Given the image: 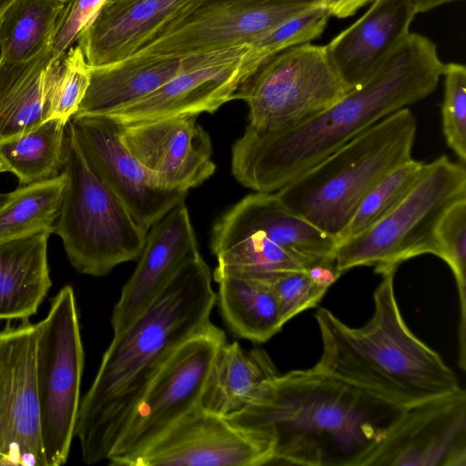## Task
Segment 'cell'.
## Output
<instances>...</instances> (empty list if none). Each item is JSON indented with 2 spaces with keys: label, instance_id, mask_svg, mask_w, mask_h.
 Here are the masks:
<instances>
[{
  "label": "cell",
  "instance_id": "cell-29",
  "mask_svg": "<svg viewBox=\"0 0 466 466\" xmlns=\"http://www.w3.org/2000/svg\"><path fill=\"white\" fill-rule=\"evenodd\" d=\"M66 177L62 171L49 179L23 185L0 207V243L42 231L53 233Z\"/></svg>",
  "mask_w": 466,
  "mask_h": 466
},
{
  "label": "cell",
  "instance_id": "cell-24",
  "mask_svg": "<svg viewBox=\"0 0 466 466\" xmlns=\"http://www.w3.org/2000/svg\"><path fill=\"white\" fill-rule=\"evenodd\" d=\"M42 231L0 243V319H25L35 315L52 281L47 240Z\"/></svg>",
  "mask_w": 466,
  "mask_h": 466
},
{
  "label": "cell",
  "instance_id": "cell-26",
  "mask_svg": "<svg viewBox=\"0 0 466 466\" xmlns=\"http://www.w3.org/2000/svg\"><path fill=\"white\" fill-rule=\"evenodd\" d=\"M52 59L51 48L24 62L0 58V143L44 121L46 74Z\"/></svg>",
  "mask_w": 466,
  "mask_h": 466
},
{
  "label": "cell",
  "instance_id": "cell-43",
  "mask_svg": "<svg viewBox=\"0 0 466 466\" xmlns=\"http://www.w3.org/2000/svg\"><path fill=\"white\" fill-rule=\"evenodd\" d=\"M120 1H123V0H106V2L104 4H112V3H117V2H120ZM103 4V5H104Z\"/></svg>",
  "mask_w": 466,
  "mask_h": 466
},
{
  "label": "cell",
  "instance_id": "cell-5",
  "mask_svg": "<svg viewBox=\"0 0 466 466\" xmlns=\"http://www.w3.org/2000/svg\"><path fill=\"white\" fill-rule=\"evenodd\" d=\"M416 129L411 110L400 108L297 176L276 195L290 210L338 242L373 186L412 158Z\"/></svg>",
  "mask_w": 466,
  "mask_h": 466
},
{
  "label": "cell",
  "instance_id": "cell-17",
  "mask_svg": "<svg viewBox=\"0 0 466 466\" xmlns=\"http://www.w3.org/2000/svg\"><path fill=\"white\" fill-rule=\"evenodd\" d=\"M197 115L119 125L128 151L162 188L188 191L216 170L208 133Z\"/></svg>",
  "mask_w": 466,
  "mask_h": 466
},
{
  "label": "cell",
  "instance_id": "cell-41",
  "mask_svg": "<svg viewBox=\"0 0 466 466\" xmlns=\"http://www.w3.org/2000/svg\"><path fill=\"white\" fill-rule=\"evenodd\" d=\"M11 192L3 193L0 192V207L9 198Z\"/></svg>",
  "mask_w": 466,
  "mask_h": 466
},
{
  "label": "cell",
  "instance_id": "cell-27",
  "mask_svg": "<svg viewBox=\"0 0 466 466\" xmlns=\"http://www.w3.org/2000/svg\"><path fill=\"white\" fill-rule=\"evenodd\" d=\"M63 0H15L0 16V58L24 62L51 48Z\"/></svg>",
  "mask_w": 466,
  "mask_h": 466
},
{
  "label": "cell",
  "instance_id": "cell-36",
  "mask_svg": "<svg viewBox=\"0 0 466 466\" xmlns=\"http://www.w3.org/2000/svg\"><path fill=\"white\" fill-rule=\"evenodd\" d=\"M106 0H67L58 17L51 43L53 59L70 48Z\"/></svg>",
  "mask_w": 466,
  "mask_h": 466
},
{
  "label": "cell",
  "instance_id": "cell-33",
  "mask_svg": "<svg viewBox=\"0 0 466 466\" xmlns=\"http://www.w3.org/2000/svg\"><path fill=\"white\" fill-rule=\"evenodd\" d=\"M436 254L453 273L460 302L459 366L466 368V198L454 203L436 230Z\"/></svg>",
  "mask_w": 466,
  "mask_h": 466
},
{
  "label": "cell",
  "instance_id": "cell-35",
  "mask_svg": "<svg viewBox=\"0 0 466 466\" xmlns=\"http://www.w3.org/2000/svg\"><path fill=\"white\" fill-rule=\"evenodd\" d=\"M444 96L441 105L442 132L448 147L461 163L466 162V67L444 65Z\"/></svg>",
  "mask_w": 466,
  "mask_h": 466
},
{
  "label": "cell",
  "instance_id": "cell-38",
  "mask_svg": "<svg viewBox=\"0 0 466 466\" xmlns=\"http://www.w3.org/2000/svg\"><path fill=\"white\" fill-rule=\"evenodd\" d=\"M416 15L425 13L444 4L460 0H409Z\"/></svg>",
  "mask_w": 466,
  "mask_h": 466
},
{
  "label": "cell",
  "instance_id": "cell-31",
  "mask_svg": "<svg viewBox=\"0 0 466 466\" xmlns=\"http://www.w3.org/2000/svg\"><path fill=\"white\" fill-rule=\"evenodd\" d=\"M426 167V163L413 158L397 166L368 192L338 244L380 221L410 193Z\"/></svg>",
  "mask_w": 466,
  "mask_h": 466
},
{
  "label": "cell",
  "instance_id": "cell-12",
  "mask_svg": "<svg viewBox=\"0 0 466 466\" xmlns=\"http://www.w3.org/2000/svg\"><path fill=\"white\" fill-rule=\"evenodd\" d=\"M310 7L270 0H191L132 56L177 57L249 45Z\"/></svg>",
  "mask_w": 466,
  "mask_h": 466
},
{
  "label": "cell",
  "instance_id": "cell-34",
  "mask_svg": "<svg viewBox=\"0 0 466 466\" xmlns=\"http://www.w3.org/2000/svg\"><path fill=\"white\" fill-rule=\"evenodd\" d=\"M340 275L335 263H319L304 270L289 271L262 279L278 299L284 324L297 314L315 307Z\"/></svg>",
  "mask_w": 466,
  "mask_h": 466
},
{
  "label": "cell",
  "instance_id": "cell-37",
  "mask_svg": "<svg viewBox=\"0 0 466 466\" xmlns=\"http://www.w3.org/2000/svg\"><path fill=\"white\" fill-rule=\"evenodd\" d=\"M373 1L375 0H323L322 6L330 16L346 18Z\"/></svg>",
  "mask_w": 466,
  "mask_h": 466
},
{
  "label": "cell",
  "instance_id": "cell-30",
  "mask_svg": "<svg viewBox=\"0 0 466 466\" xmlns=\"http://www.w3.org/2000/svg\"><path fill=\"white\" fill-rule=\"evenodd\" d=\"M90 81V67L81 47L73 45L46 68L44 121L58 118L67 123L76 113Z\"/></svg>",
  "mask_w": 466,
  "mask_h": 466
},
{
  "label": "cell",
  "instance_id": "cell-19",
  "mask_svg": "<svg viewBox=\"0 0 466 466\" xmlns=\"http://www.w3.org/2000/svg\"><path fill=\"white\" fill-rule=\"evenodd\" d=\"M248 45L233 46L225 56L184 70L155 92L107 115L119 125L167 117L214 113L233 100L242 82V58Z\"/></svg>",
  "mask_w": 466,
  "mask_h": 466
},
{
  "label": "cell",
  "instance_id": "cell-7",
  "mask_svg": "<svg viewBox=\"0 0 466 466\" xmlns=\"http://www.w3.org/2000/svg\"><path fill=\"white\" fill-rule=\"evenodd\" d=\"M62 171L66 184L53 232L71 265L81 274L103 277L138 259L147 232L91 167L68 122Z\"/></svg>",
  "mask_w": 466,
  "mask_h": 466
},
{
  "label": "cell",
  "instance_id": "cell-15",
  "mask_svg": "<svg viewBox=\"0 0 466 466\" xmlns=\"http://www.w3.org/2000/svg\"><path fill=\"white\" fill-rule=\"evenodd\" d=\"M85 157L146 232L177 204L187 191L157 187L128 151L119 126L106 116H72L68 121Z\"/></svg>",
  "mask_w": 466,
  "mask_h": 466
},
{
  "label": "cell",
  "instance_id": "cell-13",
  "mask_svg": "<svg viewBox=\"0 0 466 466\" xmlns=\"http://www.w3.org/2000/svg\"><path fill=\"white\" fill-rule=\"evenodd\" d=\"M273 441L198 403L125 466H261L271 464Z\"/></svg>",
  "mask_w": 466,
  "mask_h": 466
},
{
  "label": "cell",
  "instance_id": "cell-16",
  "mask_svg": "<svg viewBox=\"0 0 466 466\" xmlns=\"http://www.w3.org/2000/svg\"><path fill=\"white\" fill-rule=\"evenodd\" d=\"M367 466H466L465 390L406 408Z\"/></svg>",
  "mask_w": 466,
  "mask_h": 466
},
{
  "label": "cell",
  "instance_id": "cell-39",
  "mask_svg": "<svg viewBox=\"0 0 466 466\" xmlns=\"http://www.w3.org/2000/svg\"><path fill=\"white\" fill-rule=\"evenodd\" d=\"M277 5L322 6L323 0H271Z\"/></svg>",
  "mask_w": 466,
  "mask_h": 466
},
{
  "label": "cell",
  "instance_id": "cell-2",
  "mask_svg": "<svg viewBox=\"0 0 466 466\" xmlns=\"http://www.w3.org/2000/svg\"><path fill=\"white\" fill-rule=\"evenodd\" d=\"M405 410L312 367L267 381L227 418L271 437V464L367 466Z\"/></svg>",
  "mask_w": 466,
  "mask_h": 466
},
{
  "label": "cell",
  "instance_id": "cell-44",
  "mask_svg": "<svg viewBox=\"0 0 466 466\" xmlns=\"http://www.w3.org/2000/svg\"><path fill=\"white\" fill-rule=\"evenodd\" d=\"M63 1L66 2L67 0H63Z\"/></svg>",
  "mask_w": 466,
  "mask_h": 466
},
{
  "label": "cell",
  "instance_id": "cell-8",
  "mask_svg": "<svg viewBox=\"0 0 466 466\" xmlns=\"http://www.w3.org/2000/svg\"><path fill=\"white\" fill-rule=\"evenodd\" d=\"M466 198L462 163L441 156L429 164L406 198L365 231L339 242L335 268L341 275L358 266H375L382 273L411 258L436 254V230L445 212Z\"/></svg>",
  "mask_w": 466,
  "mask_h": 466
},
{
  "label": "cell",
  "instance_id": "cell-22",
  "mask_svg": "<svg viewBox=\"0 0 466 466\" xmlns=\"http://www.w3.org/2000/svg\"><path fill=\"white\" fill-rule=\"evenodd\" d=\"M191 0H123L104 4L76 44L90 67L131 56Z\"/></svg>",
  "mask_w": 466,
  "mask_h": 466
},
{
  "label": "cell",
  "instance_id": "cell-40",
  "mask_svg": "<svg viewBox=\"0 0 466 466\" xmlns=\"http://www.w3.org/2000/svg\"><path fill=\"white\" fill-rule=\"evenodd\" d=\"M15 0H0V16Z\"/></svg>",
  "mask_w": 466,
  "mask_h": 466
},
{
  "label": "cell",
  "instance_id": "cell-14",
  "mask_svg": "<svg viewBox=\"0 0 466 466\" xmlns=\"http://www.w3.org/2000/svg\"><path fill=\"white\" fill-rule=\"evenodd\" d=\"M36 324L0 329V454L10 465L46 466L35 381Z\"/></svg>",
  "mask_w": 466,
  "mask_h": 466
},
{
  "label": "cell",
  "instance_id": "cell-23",
  "mask_svg": "<svg viewBox=\"0 0 466 466\" xmlns=\"http://www.w3.org/2000/svg\"><path fill=\"white\" fill-rule=\"evenodd\" d=\"M279 374L263 349L245 350L237 341H226L213 359L199 404L228 417L251 403L264 384Z\"/></svg>",
  "mask_w": 466,
  "mask_h": 466
},
{
  "label": "cell",
  "instance_id": "cell-6",
  "mask_svg": "<svg viewBox=\"0 0 466 466\" xmlns=\"http://www.w3.org/2000/svg\"><path fill=\"white\" fill-rule=\"evenodd\" d=\"M337 240L286 207L273 192L247 195L216 221L215 273L266 279L335 263Z\"/></svg>",
  "mask_w": 466,
  "mask_h": 466
},
{
  "label": "cell",
  "instance_id": "cell-42",
  "mask_svg": "<svg viewBox=\"0 0 466 466\" xmlns=\"http://www.w3.org/2000/svg\"><path fill=\"white\" fill-rule=\"evenodd\" d=\"M8 172L5 163L0 158V173Z\"/></svg>",
  "mask_w": 466,
  "mask_h": 466
},
{
  "label": "cell",
  "instance_id": "cell-1",
  "mask_svg": "<svg viewBox=\"0 0 466 466\" xmlns=\"http://www.w3.org/2000/svg\"><path fill=\"white\" fill-rule=\"evenodd\" d=\"M444 69L437 46L410 32L360 86L296 125L275 130L248 125L231 148V172L255 192H275L390 114L437 87Z\"/></svg>",
  "mask_w": 466,
  "mask_h": 466
},
{
  "label": "cell",
  "instance_id": "cell-9",
  "mask_svg": "<svg viewBox=\"0 0 466 466\" xmlns=\"http://www.w3.org/2000/svg\"><path fill=\"white\" fill-rule=\"evenodd\" d=\"M85 363L74 289L63 287L36 323L35 371L46 466L66 462L80 405Z\"/></svg>",
  "mask_w": 466,
  "mask_h": 466
},
{
  "label": "cell",
  "instance_id": "cell-21",
  "mask_svg": "<svg viewBox=\"0 0 466 466\" xmlns=\"http://www.w3.org/2000/svg\"><path fill=\"white\" fill-rule=\"evenodd\" d=\"M185 56H136L90 67L86 95L73 116H107L147 97L184 70L214 61L231 48Z\"/></svg>",
  "mask_w": 466,
  "mask_h": 466
},
{
  "label": "cell",
  "instance_id": "cell-10",
  "mask_svg": "<svg viewBox=\"0 0 466 466\" xmlns=\"http://www.w3.org/2000/svg\"><path fill=\"white\" fill-rule=\"evenodd\" d=\"M347 92L326 46L309 42L260 65L239 85L234 99L247 103L249 125L275 130L327 108Z\"/></svg>",
  "mask_w": 466,
  "mask_h": 466
},
{
  "label": "cell",
  "instance_id": "cell-20",
  "mask_svg": "<svg viewBox=\"0 0 466 466\" xmlns=\"http://www.w3.org/2000/svg\"><path fill=\"white\" fill-rule=\"evenodd\" d=\"M416 15L409 0H375L326 50L348 91L365 82L410 33Z\"/></svg>",
  "mask_w": 466,
  "mask_h": 466
},
{
  "label": "cell",
  "instance_id": "cell-18",
  "mask_svg": "<svg viewBox=\"0 0 466 466\" xmlns=\"http://www.w3.org/2000/svg\"><path fill=\"white\" fill-rule=\"evenodd\" d=\"M200 256L185 201L147 231L134 272L122 288L110 319L113 333L126 328L187 264Z\"/></svg>",
  "mask_w": 466,
  "mask_h": 466
},
{
  "label": "cell",
  "instance_id": "cell-3",
  "mask_svg": "<svg viewBox=\"0 0 466 466\" xmlns=\"http://www.w3.org/2000/svg\"><path fill=\"white\" fill-rule=\"evenodd\" d=\"M201 255L184 267L122 330L114 333L80 400L74 436L87 465L107 458L146 388L171 354L209 325L216 305Z\"/></svg>",
  "mask_w": 466,
  "mask_h": 466
},
{
  "label": "cell",
  "instance_id": "cell-11",
  "mask_svg": "<svg viewBox=\"0 0 466 466\" xmlns=\"http://www.w3.org/2000/svg\"><path fill=\"white\" fill-rule=\"evenodd\" d=\"M226 341L225 332L210 322L171 354L130 412L107 458L111 465L125 466L199 403L213 359Z\"/></svg>",
  "mask_w": 466,
  "mask_h": 466
},
{
  "label": "cell",
  "instance_id": "cell-25",
  "mask_svg": "<svg viewBox=\"0 0 466 466\" xmlns=\"http://www.w3.org/2000/svg\"><path fill=\"white\" fill-rule=\"evenodd\" d=\"M218 283L216 304L228 328L238 337L264 343L284 326L279 306L264 280L213 273Z\"/></svg>",
  "mask_w": 466,
  "mask_h": 466
},
{
  "label": "cell",
  "instance_id": "cell-32",
  "mask_svg": "<svg viewBox=\"0 0 466 466\" xmlns=\"http://www.w3.org/2000/svg\"><path fill=\"white\" fill-rule=\"evenodd\" d=\"M329 17L325 7L313 6L282 22L249 44L240 67L242 82L272 56L320 36Z\"/></svg>",
  "mask_w": 466,
  "mask_h": 466
},
{
  "label": "cell",
  "instance_id": "cell-28",
  "mask_svg": "<svg viewBox=\"0 0 466 466\" xmlns=\"http://www.w3.org/2000/svg\"><path fill=\"white\" fill-rule=\"evenodd\" d=\"M66 122L43 121L35 127L0 143V158L22 185L56 177L63 168Z\"/></svg>",
  "mask_w": 466,
  "mask_h": 466
},
{
  "label": "cell",
  "instance_id": "cell-4",
  "mask_svg": "<svg viewBox=\"0 0 466 466\" xmlns=\"http://www.w3.org/2000/svg\"><path fill=\"white\" fill-rule=\"evenodd\" d=\"M395 270L381 273L374 313L364 326L351 328L325 308L317 311L322 353L314 367L408 408L461 387L440 354L405 324L395 298Z\"/></svg>",
  "mask_w": 466,
  "mask_h": 466
}]
</instances>
